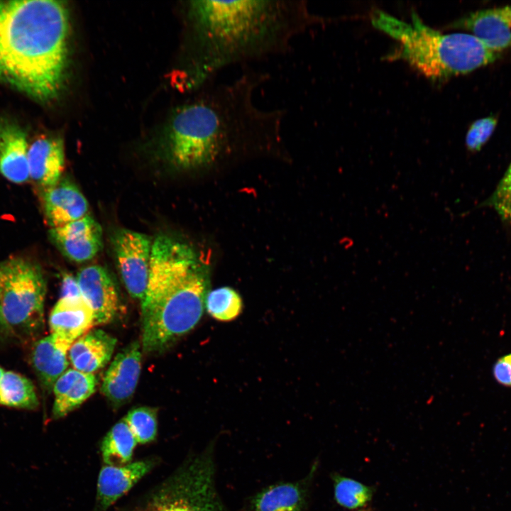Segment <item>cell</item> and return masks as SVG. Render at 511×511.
Segmentation results:
<instances>
[{
    "label": "cell",
    "mask_w": 511,
    "mask_h": 511,
    "mask_svg": "<svg viewBox=\"0 0 511 511\" xmlns=\"http://www.w3.org/2000/svg\"><path fill=\"white\" fill-rule=\"evenodd\" d=\"M111 241L121 280L128 294L142 303L148 283L153 241L146 234L126 229L116 231Z\"/></svg>",
    "instance_id": "cell-8"
},
{
    "label": "cell",
    "mask_w": 511,
    "mask_h": 511,
    "mask_svg": "<svg viewBox=\"0 0 511 511\" xmlns=\"http://www.w3.org/2000/svg\"><path fill=\"white\" fill-rule=\"evenodd\" d=\"M81 297L82 295L76 278H75L70 275L65 274L62 278L60 298H74Z\"/></svg>",
    "instance_id": "cell-30"
},
{
    "label": "cell",
    "mask_w": 511,
    "mask_h": 511,
    "mask_svg": "<svg viewBox=\"0 0 511 511\" xmlns=\"http://www.w3.org/2000/svg\"><path fill=\"white\" fill-rule=\"evenodd\" d=\"M46 282L40 268L22 258L0 263V310L7 331L31 336L44 323Z\"/></svg>",
    "instance_id": "cell-7"
},
{
    "label": "cell",
    "mask_w": 511,
    "mask_h": 511,
    "mask_svg": "<svg viewBox=\"0 0 511 511\" xmlns=\"http://www.w3.org/2000/svg\"><path fill=\"white\" fill-rule=\"evenodd\" d=\"M4 371H5V370H4V368H2L0 366V381H1V378H2V376H3V374H4Z\"/></svg>",
    "instance_id": "cell-32"
},
{
    "label": "cell",
    "mask_w": 511,
    "mask_h": 511,
    "mask_svg": "<svg viewBox=\"0 0 511 511\" xmlns=\"http://www.w3.org/2000/svg\"><path fill=\"white\" fill-rule=\"evenodd\" d=\"M94 324L93 312L82 297L60 298L49 316L51 334L71 345Z\"/></svg>",
    "instance_id": "cell-18"
},
{
    "label": "cell",
    "mask_w": 511,
    "mask_h": 511,
    "mask_svg": "<svg viewBox=\"0 0 511 511\" xmlns=\"http://www.w3.org/2000/svg\"><path fill=\"white\" fill-rule=\"evenodd\" d=\"M143 511H231L216 487L214 443L192 455L145 498Z\"/></svg>",
    "instance_id": "cell-6"
},
{
    "label": "cell",
    "mask_w": 511,
    "mask_h": 511,
    "mask_svg": "<svg viewBox=\"0 0 511 511\" xmlns=\"http://www.w3.org/2000/svg\"><path fill=\"white\" fill-rule=\"evenodd\" d=\"M76 280L82 298L93 312L94 324L111 322L118 313L119 297L106 269L98 265L87 266L79 270Z\"/></svg>",
    "instance_id": "cell-10"
},
{
    "label": "cell",
    "mask_w": 511,
    "mask_h": 511,
    "mask_svg": "<svg viewBox=\"0 0 511 511\" xmlns=\"http://www.w3.org/2000/svg\"><path fill=\"white\" fill-rule=\"evenodd\" d=\"M185 18L191 53L184 75L193 90L231 65L288 53L296 38L321 21L301 0L190 1Z\"/></svg>",
    "instance_id": "cell-1"
},
{
    "label": "cell",
    "mask_w": 511,
    "mask_h": 511,
    "mask_svg": "<svg viewBox=\"0 0 511 511\" xmlns=\"http://www.w3.org/2000/svg\"><path fill=\"white\" fill-rule=\"evenodd\" d=\"M97 385V379L94 374L68 368L53 388V418H62L79 407L94 392Z\"/></svg>",
    "instance_id": "cell-21"
},
{
    "label": "cell",
    "mask_w": 511,
    "mask_h": 511,
    "mask_svg": "<svg viewBox=\"0 0 511 511\" xmlns=\"http://www.w3.org/2000/svg\"><path fill=\"white\" fill-rule=\"evenodd\" d=\"M334 495L337 504L349 510L366 505L372 499L373 489L354 479L334 473Z\"/></svg>",
    "instance_id": "cell-25"
},
{
    "label": "cell",
    "mask_w": 511,
    "mask_h": 511,
    "mask_svg": "<svg viewBox=\"0 0 511 511\" xmlns=\"http://www.w3.org/2000/svg\"><path fill=\"white\" fill-rule=\"evenodd\" d=\"M43 208L47 224L56 228L88 214L89 204L77 185L62 179L44 190Z\"/></svg>",
    "instance_id": "cell-16"
},
{
    "label": "cell",
    "mask_w": 511,
    "mask_h": 511,
    "mask_svg": "<svg viewBox=\"0 0 511 511\" xmlns=\"http://www.w3.org/2000/svg\"><path fill=\"white\" fill-rule=\"evenodd\" d=\"M124 420L138 443L153 441L158 433L157 410L150 407H138L130 410Z\"/></svg>",
    "instance_id": "cell-26"
},
{
    "label": "cell",
    "mask_w": 511,
    "mask_h": 511,
    "mask_svg": "<svg viewBox=\"0 0 511 511\" xmlns=\"http://www.w3.org/2000/svg\"><path fill=\"white\" fill-rule=\"evenodd\" d=\"M28 163L30 178L44 190L55 185L65 167L62 140L49 136L37 138L29 145Z\"/></svg>",
    "instance_id": "cell-15"
},
{
    "label": "cell",
    "mask_w": 511,
    "mask_h": 511,
    "mask_svg": "<svg viewBox=\"0 0 511 511\" xmlns=\"http://www.w3.org/2000/svg\"><path fill=\"white\" fill-rule=\"evenodd\" d=\"M135 511H143L141 508H137Z\"/></svg>",
    "instance_id": "cell-33"
},
{
    "label": "cell",
    "mask_w": 511,
    "mask_h": 511,
    "mask_svg": "<svg viewBox=\"0 0 511 511\" xmlns=\"http://www.w3.org/2000/svg\"><path fill=\"white\" fill-rule=\"evenodd\" d=\"M449 26L469 32L500 53L511 47V6L471 12Z\"/></svg>",
    "instance_id": "cell-12"
},
{
    "label": "cell",
    "mask_w": 511,
    "mask_h": 511,
    "mask_svg": "<svg viewBox=\"0 0 511 511\" xmlns=\"http://www.w3.org/2000/svg\"><path fill=\"white\" fill-rule=\"evenodd\" d=\"M39 404L35 386L25 376L5 370L0 381V405L34 410Z\"/></svg>",
    "instance_id": "cell-23"
},
{
    "label": "cell",
    "mask_w": 511,
    "mask_h": 511,
    "mask_svg": "<svg viewBox=\"0 0 511 511\" xmlns=\"http://www.w3.org/2000/svg\"><path fill=\"white\" fill-rule=\"evenodd\" d=\"M269 74L245 66L227 82L209 83L176 108L165 130L168 159L176 167L211 166L235 149L280 143L286 111L256 102Z\"/></svg>",
    "instance_id": "cell-2"
},
{
    "label": "cell",
    "mask_w": 511,
    "mask_h": 511,
    "mask_svg": "<svg viewBox=\"0 0 511 511\" xmlns=\"http://www.w3.org/2000/svg\"><path fill=\"white\" fill-rule=\"evenodd\" d=\"M64 1H0V82L40 102L55 100L69 67Z\"/></svg>",
    "instance_id": "cell-3"
},
{
    "label": "cell",
    "mask_w": 511,
    "mask_h": 511,
    "mask_svg": "<svg viewBox=\"0 0 511 511\" xmlns=\"http://www.w3.org/2000/svg\"><path fill=\"white\" fill-rule=\"evenodd\" d=\"M49 236L61 253L76 263L92 259L103 246L101 227L89 214L65 225L50 228Z\"/></svg>",
    "instance_id": "cell-9"
},
{
    "label": "cell",
    "mask_w": 511,
    "mask_h": 511,
    "mask_svg": "<svg viewBox=\"0 0 511 511\" xmlns=\"http://www.w3.org/2000/svg\"><path fill=\"white\" fill-rule=\"evenodd\" d=\"M137 444L124 419L119 421L101 442L100 451L104 465L122 466L131 462Z\"/></svg>",
    "instance_id": "cell-22"
},
{
    "label": "cell",
    "mask_w": 511,
    "mask_h": 511,
    "mask_svg": "<svg viewBox=\"0 0 511 511\" xmlns=\"http://www.w3.org/2000/svg\"><path fill=\"white\" fill-rule=\"evenodd\" d=\"M317 468L315 462L309 473L294 482H280L270 485L248 502V511H305L309 490Z\"/></svg>",
    "instance_id": "cell-14"
},
{
    "label": "cell",
    "mask_w": 511,
    "mask_h": 511,
    "mask_svg": "<svg viewBox=\"0 0 511 511\" xmlns=\"http://www.w3.org/2000/svg\"><path fill=\"white\" fill-rule=\"evenodd\" d=\"M208 272L189 245L167 235L153 242L148 283L141 303L142 350L163 351L200 321Z\"/></svg>",
    "instance_id": "cell-4"
},
{
    "label": "cell",
    "mask_w": 511,
    "mask_h": 511,
    "mask_svg": "<svg viewBox=\"0 0 511 511\" xmlns=\"http://www.w3.org/2000/svg\"><path fill=\"white\" fill-rule=\"evenodd\" d=\"M370 21L375 28L399 42V48L388 57L403 59L434 80L471 72L494 62L502 55L469 33L444 34L434 30L415 11L407 23L375 9Z\"/></svg>",
    "instance_id": "cell-5"
},
{
    "label": "cell",
    "mask_w": 511,
    "mask_h": 511,
    "mask_svg": "<svg viewBox=\"0 0 511 511\" xmlns=\"http://www.w3.org/2000/svg\"><path fill=\"white\" fill-rule=\"evenodd\" d=\"M142 347L134 341L114 358L103 378L101 392L114 406L119 407L133 396L141 370Z\"/></svg>",
    "instance_id": "cell-11"
},
{
    "label": "cell",
    "mask_w": 511,
    "mask_h": 511,
    "mask_svg": "<svg viewBox=\"0 0 511 511\" xmlns=\"http://www.w3.org/2000/svg\"><path fill=\"white\" fill-rule=\"evenodd\" d=\"M70 346L51 334L35 342L31 361L42 386L47 390H53L57 380L67 370Z\"/></svg>",
    "instance_id": "cell-20"
},
{
    "label": "cell",
    "mask_w": 511,
    "mask_h": 511,
    "mask_svg": "<svg viewBox=\"0 0 511 511\" xmlns=\"http://www.w3.org/2000/svg\"><path fill=\"white\" fill-rule=\"evenodd\" d=\"M28 147L23 129L11 120L0 118V173L7 180L21 184L30 179Z\"/></svg>",
    "instance_id": "cell-17"
},
{
    "label": "cell",
    "mask_w": 511,
    "mask_h": 511,
    "mask_svg": "<svg viewBox=\"0 0 511 511\" xmlns=\"http://www.w3.org/2000/svg\"><path fill=\"white\" fill-rule=\"evenodd\" d=\"M205 309L216 320L230 322L241 314L243 309L242 299L231 287H219L207 292Z\"/></svg>",
    "instance_id": "cell-24"
},
{
    "label": "cell",
    "mask_w": 511,
    "mask_h": 511,
    "mask_svg": "<svg viewBox=\"0 0 511 511\" xmlns=\"http://www.w3.org/2000/svg\"><path fill=\"white\" fill-rule=\"evenodd\" d=\"M493 373L499 384L511 387V353L498 359L493 366Z\"/></svg>",
    "instance_id": "cell-29"
},
{
    "label": "cell",
    "mask_w": 511,
    "mask_h": 511,
    "mask_svg": "<svg viewBox=\"0 0 511 511\" xmlns=\"http://www.w3.org/2000/svg\"><path fill=\"white\" fill-rule=\"evenodd\" d=\"M498 123L493 116L475 121L469 127L466 136V145L468 150L476 152L488 142Z\"/></svg>",
    "instance_id": "cell-28"
},
{
    "label": "cell",
    "mask_w": 511,
    "mask_h": 511,
    "mask_svg": "<svg viewBox=\"0 0 511 511\" xmlns=\"http://www.w3.org/2000/svg\"><path fill=\"white\" fill-rule=\"evenodd\" d=\"M116 345V338L104 331L89 330L71 345L69 361L73 368L93 374L109 363Z\"/></svg>",
    "instance_id": "cell-19"
},
{
    "label": "cell",
    "mask_w": 511,
    "mask_h": 511,
    "mask_svg": "<svg viewBox=\"0 0 511 511\" xmlns=\"http://www.w3.org/2000/svg\"><path fill=\"white\" fill-rule=\"evenodd\" d=\"M0 331H7L5 325L4 324L1 314V310H0Z\"/></svg>",
    "instance_id": "cell-31"
},
{
    "label": "cell",
    "mask_w": 511,
    "mask_h": 511,
    "mask_svg": "<svg viewBox=\"0 0 511 511\" xmlns=\"http://www.w3.org/2000/svg\"><path fill=\"white\" fill-rule=\"evenodd\" d=\"M483 207L493 209L501 221L511 227V163Z\"/></svg>",
    "instance_id": "cell-27"
},
{
    "label": "cell",
    "mask_w": 511,
    "mask_h": 511,
    "mask_svg": "<svg viewBox=\"0 0 511 511\" xmlns=\"http://www.w3.org/2000/svg\"><path fill=\"white\" fill-rule=\"evenodd\" d=\"M156 465L154 458L122 466L104 465L99 473L94 511H105L126 494Z\"/></svg>",
    "instance_id": "cell-13"
}]
</instances>
